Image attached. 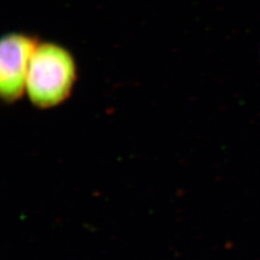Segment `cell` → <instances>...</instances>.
Returning <instances> with one entry per match:
<instances>
[{
  "mask_svg": "<svg viewBox=\"0 0 260 260\" xmlns=\"http://www.w3.org/2000/svg\"><path fill=\"white\" fill-rule=\"evenodd\" d=\"M76 79L75 58L67 48L39 43L30 62L25 93L34 106L49 109L69 99Z\"/></svg>",
  "mask_w": 260,
  "mask_h": 260,
  "instance_id": "obj_1",
  "label": "cell"
},
{
  "mask_svg": "<svg viewBox=\"0 0 260 260\" xmlns=\"http://www.w3.org/2000/svg\"><path fill=\"white\" fill-rule=\"evenodd\" d=\"M39 43L23 33H9L0 44V94L3 102H18L25 93L30 62Z\"/></svg>",
  "mask_w": 260,
  "mask_h": 260,
  "instance_id": "obj_2",
  "label": "cell"
}]
</instances>
